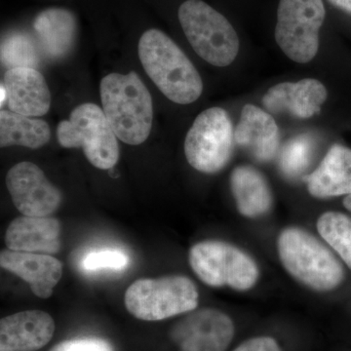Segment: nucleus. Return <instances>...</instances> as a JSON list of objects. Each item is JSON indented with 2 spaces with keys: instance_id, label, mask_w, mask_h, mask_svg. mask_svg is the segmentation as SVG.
I'll return each instance as SVG.
<instances>
[{
  "instance_id": "f257e3e1",
  "label": "nucleus",
  "mask_w": 351,
  "mask_h": 351,
  "mask_svg": "<svg viewBox=\"0 0 351 351\" xmlns=\"http://www.w3.org/2000/svg\"><path fill=\"white\" fill-rule=\"evenodd\" d=\"M138 58L145 73L166 98L180 105L197 100L203 91L199 73L163 32L149 29L138 41Z\"/></svg>"
},
{
  "instance_id": "f03ea898",
  "label": "nucleus",
  "mask_w": 351,
  "mask_h": 351,
  "mask_svg": "<svg viewBox=\"0 0 351 351\" xmlns=\"http://www.w3.org/2000/svg\"><path fill=\"white\" fill-rule=\"evenodd\" d=\"M103 110L119 140L127 145L143 144L149 138L154 120V105L149 89L140 76L110 73L101 80Z\"/></svg>"
},
{
  "instance_id": "7ed1b4c3",
  "label": "nucleus",
  "mask_w": 351,
  "mask_h": 351,
  "mask_svg": "<svg viewBox=\"0 0 351 351\" xmlns=\"http://www.w3.org/2000/svg\"><path fill=\"white\" fill-rule=\"evenodd\" d=\"M277 249L290 276L311 290L329 292L345 280V269L336 256L302 228L291 226L282 230Z\"/></svg>"
},
{
  "instance_id": "20e7f679",
  "label": "nucleus",
  "mask_w": 351,
  "mask_h": 351,
  "mask_svg": "<svg viewBox=\"0 0 351 351\" xmlns=\"http://www.w3.org/2000/svg\"><path fill=\"white\" fill-rule=\"evenodd\" d=\"M178 17L191 47L204 61L219 68L234 61L239 38L225 16L202 0H186Z\"/></svg>"
},
{
  "instance_id": "39448f33",
  "label": "nucleus",
  "mask_w": 351,
  "mask_h": 351,
  "mask_svg": "<svg viewBox=\"0 0 351 351\" xmlns=\"http://www.w3.org/2000/svg\"><path fill=\"white\" fill-rule=\"evenodd\" d=\"M195 284L182 276L136 280L127 289V311L138 319L160 321L193 311L198 306Z\"/></svg>"
},
{
  "instance_id": "423d86ee",
  "label": "nucleus",
  "mask_w": 351,
  "mask_h": 351,
  "mask_svg": "<svg viewBox=\"0 0 351 351\" xmlns=\"http://www.w3.org/2000/svg\"><path fill=\"white\" fill-rule=\"evenodd\" d=\"M58 142L66 149H82L88 161L101 170L112 169L119 159V145L103 108L85 103L73 108L69 120L57 127Z\"/></svg>"
},
{
  "instance_id": "0eeeda50",
  "label": "nucleus",
  "mask_w": 351,
  "mask_h": 351,
  "mask_svg": "<svg viewBox=\"0 0 351 351\" xmlns=\"http://www.w3.org/2000/svg\"><path fill=\"white\" fill-rule=\"evenodd\" d=\"M189 263L198 278L211 287L248 291L257 283L260 270L251 256L234 245L218 240L195 244L189 251Z\"/></svg>"
},
{
  "instance_id": "6e6552de",
  "label": "nucleus",
  "mask_w": 351,
  "mask_h": 351,
  "mask_svg": "<svg viewBox=\"0 0 351 351\" xmlns=\"http://www.w3.org/2000/svg\"><path fill=\"white\" fill-rule=\"evenodd\" d=\"M325 16L323 0L279 1L276 40L289 59L306 64L316 56Z\"/></svg>"
},
{
  "instance_id": "1a4fd4ad",
  "label": "nucleus",
  "mask_w": 351,
  "mask_h": 351,
  "mask_svg": "<svg viewBox=\"0 0 351 351\" xmlns=\"http://www.w3.org/2000/svg\"><path fill=\"white\" fill-rule=\"evenodd\" d=\"M234 143L228 112L221 108H208L196 117L186 134L184 154L195 170L215 174L230 162Z\"/></svg>"
},
{
  "instance_id": "9d476101",
  "label": "nucleus",
  "mask_w": 351,
  "mask_h": 351,
  "mask_svg": "<svg viewBox=\"0 0 351 351\" xmlns=\"http://www.w3.org/2000/svg\"><path fill=\"white\" fill-rule=\"evenodd\" d=\"M233 336L234 324L230 316L214 308L193 311L170 332L180 351H226Z\"/></svg>"
},
{
  "instance_id": "9b49d317",
  "label": "nucleus",
  "mask_w": 351,
  "mask_h": 351,
  "mask_svg": "<svg viewBox=\"0 0 351 351\" xmlns=\"http://www.w3.org/2000/svg\"><path fill=\"white\" fill-rule=\"evenodd\" d=\"M6 186L14 205L29 217H48L62 202V193L38 165L20 162L6 175Z\"/></svg>"
},
{
  "instance_id": "f8f14e48",
  "label": "nucleus",
  "mask_w": 351,
  "mask_h": 351,
  "mask_svg": "<svg viewBox=\"0 0 351 351\" xmlns=\"http://www.w3.org/2000/svg\"><path fill=\"white\" fill-rule=\"evenodd\" d=\"M328 96L319 80L304 78L298 82L279 83L263 96V105L269 112L287 113L306 119L318 114Z\"/></svg>"
},
{
  "instance_id": "ddd939ff",
  "label": "nucleus",
  "mask_w": 351,
  "mask_h": 351,
  "mask_svg": "<svg viewBox=\"0 0 351 351\" xmlns=\"http://www.w3.org/2000/svg\"><path fill=\"white\" fill-rule=\"evenodd\" d=\"M235 144L260 162H269L276 156L280 142L276 120L262 108L245 105L234 130Z\"/></svg>"
},
{
  "instance_id": "4468645a",
  "label": "nucleus",
  "mask_w": 351,
  "mask_h": 351,
  "mask_svg": "<svg viewBox=\"0 0 351 351\" xmlns=\"http://www.w3.org/2000/svg\"><path fill=\"white\" fill-rule=\"evenodd\" d=\"M55 332L54 319L41 311H27L0 321V351H36L47 345Z\"/></svg>"
},
{
  "instance_id": "2eb2a0df",
  "label": "nucleus",
  "mask_w": 351,
  "mask_h": 351,
  "mask_svg": "<svg viewBox=\"0 0 351 351\" xmlns=\"http://www.w3.org/2000/svg\"><path fill=\"white\" fill-rule=\"evenodd\" d=\"M0 265L29 283L32 293L41 299L52 295L53 289L63 276L62 263L45 254L2 250Z\"/></svg>"
},
{
  "instance_id": "dca6fc26",
  "label": "nucleus",
  "mask_w": 351,
  "mask_h": 351,
  "mask_svg": "<svg viewBox=\"0 0 351 351\" xmlns=\"http://www.w3.org/2000/svg\"><path fill=\"white\" fill-rule=\"evenodd\" d=\"M8 108L25 117H43L50 110L49 87L43 75L32 68L8 69L4 75Z\"/></svg>"
},
{
  "instance_id": "f3484780",
  "label": "nucleus",
  "mask_w": 351,
  "mask_h": 351,
  "mask_svg": "<svg viewBox=\"0 0 351 351\" xmlns=\"http://www.w3.org/2000/svg\"><path fill=\"white\" fill-rule=\"evenodd\" d=\"M61 223L50 217L22 216L11 221L6 230L9 250L53 255L61 249Z\"/></svg>"
},
{
  "instance_id": "a211bd4d",
  "label": "nucleus",
  "mask_w": 351,
  "mask_h": 351,
  "mask_svg": "<svg viewBox=\"0 0 351 351\" xmlns=\"http://www.w3.org/2000/svg\"><path fill=\"white\" fill-rule=\"evenodd\" d=\"M313 197H338L351 193V149L334 145L311 174L302 176Z\"/></svg>"
},
{
  "instance_id": "6ab92c4d",
  "label": "nucleus",
  "mask_w": 351,
  "mask_h": 351,
  "mask_svg": "<svg viewBox=\"0 0 351 351\" xmlns=\"http://www.w3.org/2000/svg\"><path fill=\"white\" fill-rule=\"evenodd\" d=\"M230 189L237 210L246 218L263 216L272 206L269 182L260 171L252 166H239L232 171Z\"/></svg>"
},
{
  "instance_id": "aec40b11",
  "label": "nucleus",
  "mask_w": 351,
  "mask_h": 351,
  "mask_svg": "<svg viewBox=\"0 0 351 351\" xmlns=\"http://www.w3.org/2000/svg\"><path fill=\"white\" fill-rule=\"evenodd\" d=\"M45 54L60 59L68 54L75 43V16L63 8H49L38 14L34 23Z\"/></svg>"
},
{
  "instance_id": "412c9836",
  "label": "nucleus",
  "mask_w": 351,
  "mask_h": 351,
  "mask_svg": "<svg viewBox=\"0 0 351 351\" xmlns=\"http://www.w3.org/2000/svg\"><path fill=\"white\" fill-rule=\"evenodd\" d=\"M50 127L43 120L2 110L0 112V145H20L36 149L49 142Z\"/></svg>"
},
{
  "instance_id": "4be33fe9",
  "label": "nucleus",
  "mask_w": 351,
  "mask_h": 351,
  "mask_svg": "<svg viewBox=\"0 0 351 351\" xmlns=\"http://www.w3.org/2000/svg\"><path fill=\"white\" fill-rule=\"evenodd\" d=\"M315 138L309 134H301L289 140L279 154L278 165L288 179H297L307 170L315 154Z\"/></svg>"
},
{
  "instance_id": "5701e85b",
  "label": "nucleus",
  "mask_w": 351,
  "mask_h": 351,
  "mask_svg": "<svg viewBox=\"0 0 351 351\" xmlns=\"http://www.w3.org/2000/svg\"><path fill=\"white\" fill-rule=\"evenodd\" d=\"M317 230L351 269L350 217L339 212H326L318 219Z\"/></svg>"
},
{
  "instance_id": "b1692460",
  "label": "nucleus",
  "mask_w": 351,
  "mask_h": 351,
  "mask_svg": "<svg viewBox=\"0 0 351 351\" xmlns=\"http://www.w3.org/2000/svg\"><path fill=\"white\" fill-rule=\"evenodd\" d=\"M1 62L9 69H36L39 64L38 49L29 36L23 34H11L1 44Z\"/></svg>"
},
{
  "instance_id": "393cba45",
  "label": "nucleus",
  "mask_w": 351,
  "mask_h": 351,
  "mask_svg": "<svg viewBox=\"0 0 351 351\" xmlns=\"http://www.w3.org/2000/svg\"><path fill=\"white\" fill-rule=\"evenodd\" d=\"M129 258L124 252L115 249H101L89 252L82 261V267L86 271L101 269L122 270L128 267Z\"/></svg>"
},
{
  "instance_id": "a878e982",
  "label": "nucleus",
  "mask_w": 351,
  "mask_h": 351,
  "mask_svg": "<svg viewBox=\"0 0 351 351\" xmlns=\"http://www.w3.org/2000/svg\"><path fill=\"white\" fill-rule=\"evenodd\" d=\"M49 351H113V348L106 339L82 338L62 341Z\"/></svg>"
},
{
  "instance_id": "bb28decb",
  "label": "nucleus",
  "mask_w": 351,
  "mask_h": 351,
  "mask_svg": "<svg viewBox=\"0 0 351 351\" xmlns=\"http://www.w3.org/2000/svg\"><path fill=\"white\" fill-rule=\"evenodd\" d=\"M233 351H282L276 339L270 337H257L247 339Z\"/></svg>"
},
{
  "instance_id": "cd10ccee",
  "label": "nucleus",
  "mask_w": 351,
  "mask_h": 351,
  "mask_svg": "<svg viewBox=\"0 0 351 351\" xmlns=\"http://www.w3.org/2000/svg\"><path fill=\"white\" fill-rule=\"evenodd\" d=\"M332 6L343 11V12L351 14V0H328Z\"/></svg>"
},
{
  "instance_id": "c85d7f7f",
  "label": "nucleus",
  "mask_w": 351,
  "mask_h": 351,
  "mask_svg": "<svg viewBox=\"0 0 351 351\" xmlns=\"http://www.w3.org/2000/svg\"><path fill=\"white\" fill-rule=\"evenodd\" d=\"M0 96H1V99H0V104H1V108L3 107L4 103L7 101V93L5 88H4L3 84H1L0 86Z\"/></svg>"
},
{
  "instance_id": "c756f323",
  "label": "nucleus",
  "mask_w": 351,
  "mask_h": 351,
  "mask_svg": "<svg viewBox=\"0 0 351 351\" xmlns=\"http://www.w3.org/2000/svg\"><path fill=\"white\" fill-rule=\"evenodd\" d=\"M343 206H345L346 210L351 212V193L346 195L345 199H343Z\"/></svg>"
}]
</instances>
